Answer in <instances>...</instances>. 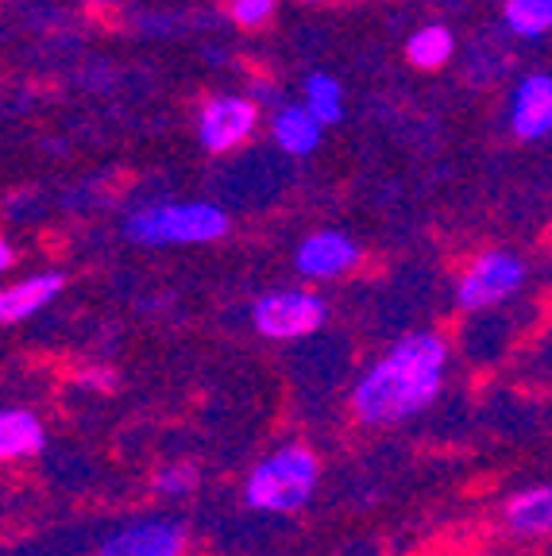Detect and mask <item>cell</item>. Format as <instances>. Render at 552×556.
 Wrapping results in <instances>:
<instances>
[{
    "instance_id": "19",
    "label": "cell",
    "mask_w": 552,
    "mask_h": 556,
    "mask_svg": "<svg viewBox=\"0 0 552 556\" xmlns=\"http://www.w3.org/2000/svg\"><path fill=\"white\" fill-rule=\"evenodd\" d=\"M81 382H89V387H101V391H109V387H113V375H104V371H86L81 375Z\"/></svg>"
},
{
    "instance_id": "13",
    "label": "cell",
    "mask_w": 552,
    "mask_h": 556,
    "mask_svg": "<svg viewBox=\"0 0 552 556\" xmlns=\"http://www.w3.org/2000/svg\"><path fill=\"white\" fill-rule=\"evenodd\" d=\"M47 448L43 421L24 406H9L0 414V456L4 460H32Z\"/></svg>"
},
{
    "instance_id": "1",
    "label": "cell",
    "mask_w": 552,
    "mask_h": 556,
    "mask_svg": "<svg viewBox=\"0 0 552 556\" xmlns=\"http://www.w3.org/2000/svg\"><path fill=\"white\" fill-rule=\"evenodd\" d=\"M449 371V344L432 329H414L375 359L352 387V414L363 426H398L437 402Z\"/></svg>"
},
{
    "instance_id": "9",
    "label": "cell",
    "mask_w": 552,
    "mask_h": 556,
    "mask_svg": "<svg viewBox=\"0 0 552 556\" xmlns=\"http://www.w3.org/2000/svg\"><path fill=\"white\" fill-rule=\"evenodd\" d=\"M506 124L522 143H537V139L552 136V74L534 70V74H522L514 81L506 101Z\"/></svg>"
},
{
    "instance_id": "5",
    "label": "cell",
    "mask_w": 552,
    "mask_h": 556,
    "mask_svg": "<svg viewBox=\"0 0 552 556\" xmlns=\"http://www.w3.org/2000/svg\"><path fill=\"white\" fill-rule=\"evenodd\" d=\"M522 287H526V260L506 248H491L464 267L456 282V305L464 313H484L510 302Z\"/></svg>"
},
{
    "instance_id": "20",
    "label": "cell",
    "mask_w": 552,
    "mask_h": 556,
    "mask_svg": "<svg viewBox=\"0 0 552 556\" xmlns=\"http://www.w3.org/2000/svg\"><path fill=\"white\" fill-rule=\"evenodd\" d=\"M16 263V252H12V240H0V270H9Z\"/></svg>"
},
{
    "instance_id": "3",
    "label": "cell",
    "mask_w": 552,
    "mask_h": 556,
    "mask_svg": "<svg viewBox=\"0 0 552 556\" xmlns=\"http://www.w3.org/2000/svg\"><path fill=\"white\" fill-rule=\"evenodd\" d=\"M321 460L310 444H283L267 452L243 479V503L260 514H293L313 503Z\"/></svg>"
},
{
    "instance_id": "14",
    "label": "cell",
    "mask_w": 552,
    "mask_h": 556,
    "mask_svg": "<svg viewBox=\"0 0 552 556\" xmlns=\"http://www.w3.org/2000/svg\"><path fill=\"white\" fill-rule=\"evenodd\" d=\"M452 54H456V35L444 24H425L406 39V59H410V66H417V70L449 66Z\"/></svg>"
},
{
    "instance_id": "17",
    "label": "cell",
    "mask_w": 552,
    "mask_h": 556,
    "mask_svg": "<svg viewBox=\"0 0 552 556\" xmlns=\"http://www.w3.org/2000/svg\"><path fill=\"white\" fill-rule=\"evenodd\" d=\"M151 486H155V495H163V498H190L201 486V468L190 460L166 464V468L155 471Z\"/></svg>"
},
{
    "instance_id": "16",
    "label": "cell",
    "mask_w": 552,
    "mask_h": 556,
    "mask_svg": "<svg viewBox=\"0 0 552 556\" xmlns=\"http://www.w3.org/2000/svg\"><path fill=\"white\" fill-rule=\"evenodd\" d=\"M502 24L518 39H544L552 31V0H506Z\"/></svg>"
},
{
    "instance_id": "15",
    "label": "cell",
    "mask_w": 552,
    "mask_h": 556,
    "mask_svg": "<svg viewBox=\"0 0 552 556\" xmlns=\"http://www.w3.org/2000/svg\"><path fill=\"white\" fill-rule=\"evenodd\" d=\"M302 104L325 128L328 124H340L344 121V86L333 74H325V70H313L302 81Z\"/></svg>"
},
{
    "instance_id": "12",
    "label": "cell",
    "mask_w": 552,
    "mask_h": 556,
    "mask_svg": "<svg viewBox=\"0 0 552 556\" xmlns=\"http://www.w3.org/2000/svg\"><path fill=\"white\" fill-rule=\"evenodd\" d=\"M502 521L518 538H552V483L518 491L502 510Z\"/></svg>"
},
{
    "instance_id": "10",
    "label": "cell",
    "mask_w": 552,
    "mask_h": 556,
    "mask_svg": "<svg viewBox=\"0 0 552 556\" xmlns=\"http://www.w3.org/2000/svg\"><path fill=\"white\" fill-rule=\"evenodd\" d=\"M62 290H66V270H59V267L35 270V275L20 278V282L4 287V294H0V321L4 325L27 321L35 313H43Z\"/></svg>"
},
{
    "instance_id": "11",
    "label": "cell",
    "mask_w": 552,
    "mask_h": 556,
    "mask_svg": "<svg viewBox=\"0 0 552 556\" xmlns=\"http://www.w3.org/2000/svg\"><path fill=\"white\" fill-rule=\"evenodd\" d=\"M271 139L275 148L290 159H310L325 139V124L305 109L302 101L278 104L275 116H271Z\"/></svg>"
},
{
    "instance_id": "18",
    "label": "cell",
    "mask_w": 552,
    "mask_h": 556,
    "mask_svg": "<svg viewBox=\"0 0 552 556\" xmlns=\"http://www.w3.org/2000/svg\"><path fill=\"white\" fill-rule=\"evenodd\" d=\"M278 12V0H228V20L236 27H263Z\"/></svg>"
},
{
    "instance_id": "4",
    "label": "cell",
    "mask_w": 552,
    "mask_h": 556,
    "mask_svg": "<svg viewBox=\"0 0 552 556\" xmlns=\"http://www.w3.org/2000/svg\"><path fill=\"white\" fill-rule=\"evenodd\" d=\"M325 321H328L325 298L305 287L267 290V294H260L255 305H251V325H255V332L267 340H278V344L313 337Z\"/></svg>"
},
{
    "instance_id": "6",
    "label": "cell",
    "mask_w": 552,
    "mask_h": 556,
    "mask_svg": "<svg viewBox=\"0 0 552 556\" xmlns=\"http://www.w3.org/2000/svg\"><path fill=\"white\" fill-rule=\"evenodd\" d=\"M260 104L243 93H216L198 109V143L209 155H228L260 131Z\"/></svg>"
},
{
    "instance_id": "7",
    "label": "cell",
    "mask_w": 552,
    "mask_h": 556,
    "mask_svg": "<svg viewBox=\"0 0 552 556\" xmlns=\"http://www.w3.org/2000/svg\"><path fill=\"white\" fill-rule=\"evenodd\" d=\"M190 545V530L178 518H139L121 526L101 541L93 556H181Z\"/></svg>"
},
{
    "instance_id": "2",
    "label": "cell",
    "mask_w": 552,
    "mask_h": 556,
    "mask_svg": "<svg viewBox=\"0 0 552 556\" xmlns=\"http://www.w3.org/2000/svg\"><path fill=\"white\" fill-rule=\"evenodd\" d=\"M233 217L213 201H147L124 217V236L139 248H201L225 240Z\"/></svg>"
},
{
    "instance_id": "8",
    "label": "cell",
    "mask_w": 552,
    "mask_h": 556,
    "mask_svg": "<svg viewBox=\"0 0 552 556\" xmlns=\"http://www.w3.org/2000/svg\"><path fill=\"white\" fill-rule=\"evenodd\" d=\"M363 263V248L348 232L337 228H321L310 232L298 248H293V267L305 282H333L344 278L348 270H355Z\"/></svg>"
}]
</instances>
